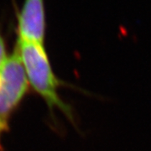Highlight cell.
I'll return each mask as SVG.
<instances>
[{"instance_id": "cell-1", "label": "cell", "mask_w": 151, "mask_h": 151, "mask_svg": "<svg viewBox=\"0 0 151 151\" xmlns=\"http://www.w3.org/2000/svg\"><path fill=\"white\" fill-rule=\"evenodd\" d=\"M16 49L21 58L28 81L50 108H59L70 121L74 118L70 108L58 94L60 81L51 68L43 45L18 39Z\"/></svg>"}, {"instance_id": "cell-4", "label": "cell", "mask_w": 151, "mask_h": 151, "mask_svg": "<svg viewBox=\"0 0 151 151\" xmlns=\"http://www.w3.org/2000/svg\"><path fill=\"white\" fill-rule=\"evenodd\" d=\"M7 59H8V56L6 55L5 43H4V38L2 37L0 34V71L2 70Z\"/></svg>"}, {"instance_id": "cell-3", "label": "cell", "mask_w": 151, "mask_h": 151, "mask_svg": "<svg viewBox=\"0 0 151 151\" xmlns=\"http://www.w3.org/2000/svg\"><path fill=\"white\" fill-rule=\"evenodd\" d=\"M19 39L44 45L45 14L44 0H24L18 16Z\"/></svg>"}, {"instance_id": "cell-2", "label": "cell", "mask_w": 151, "mask_h": 151, "mask_svg": "<svg viewBox=\"0 0 151 151\" xmlns=\"http://www.w3.org/2000/svg\"><path fill=\"white\" fill-rule=\"evenodd\" d=\"M28 83L26 72L15 48L0 71V127L4 130L7 129L10 114L27 92Z\"/></svg>"}, {"instance_id": "cell-5", "label": "cell", "mask_w": 151, "mask_h": 151, "mask_svg": "<svg viewBox=\"0 0 151 151\" xmlns=\"http://www.w3.org/2000/svg\"><path fill=\"white\" fill-rule=\"evenodd\" d=\"M2 131H4V129L0 127V134H1V132H2ZM0 151H1V146H0Z\"/></svg>"}]
</instances>
